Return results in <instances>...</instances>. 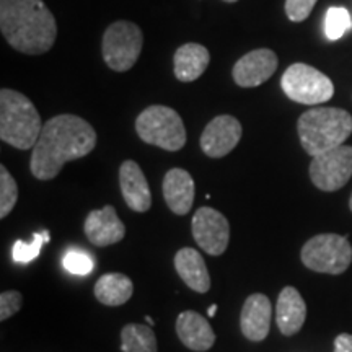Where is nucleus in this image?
Listing matches in <instances>:
<instances>
[{
    "label": "nucleus",
    "mask_w": 352,
    "mask_h": 352,
    "mask_svg": "<svg viewBox=\"0 0 352 352\" xmlns=\"http://www.w3.org/2000/svg\"><path fill=\"white\" fill-rule=\"evenodd\" d=\"M83 230L88 241L98 248H107L114 243H120L126 235V227L118 217L113 206H104L103 209L91 210L87 215Z\"/></svg>",
    "instance_id": "nucleus-13"
},
{
    "label": "nucleus",
    "mask_w": 352,
    "mask_h": 352,
    "mask_svg": "<svg viewBox=\"0 0 352 352\" xmlns=\"http://www.w3.org/2000/svg\"><path fill=\"white\" fill-rule=\"evenodd\" d=\"M217 310H219V307L215 305V303H214V305H210L209 310H208V316H209V318H214L215 314H217Z\"/></svg>",
    "instance_id": "nucleus-30"
},
{
    "label": "nucleus",
    "mask_w": 352,
    "mask_h": 352,
    "mask_svg": "<svg viewBox=\"0 0 352 352\" xmlns=\"http://www.w3.org/2000/svg\"><path fill=\"white\" fill-rule=\"evenodd\" d=\"M352 176V147L340 145L321 155L314 157L310 164V178L321 191L333 192L341 189Z\"/></svg>",
    "instance_id": "nucleus-9"
},
{
    "label": "nucleus",
    "mask_w": 352,
    "mask_h": 352,
    "mask_svg": "<svg viewBox=\"0 0 352 352\" xmlns=\"http://www.w3.org/2000/svg\"><path fill=\"white\" fill-rule=\"evenodd\" d=\"M164 197L166 206L176 215H186L195 202V179L183 168H171L164 178Z\"/></svg>",
    "instance_id": "nucleus-17"
},
{
    "label": "nucleus",
    "mask_w": 352,
    "mask_h": 352,
    "mask_svg": "<svg viewBox=\"0 0 352 352\" xmlns=\"http://www.w3.org/2000/svg\"><path fill=\"white\" fill-rule=\"evenodd\" d=\"M23 305V296L19 290H6L0 296V320L7 321Z\"/></svg>",
    "instance_id": "nucleus-27"
},
{
    "label": "nucleus",
    "mask_w": 352,
    "mask_h": 352,
    "mask_svg": "<svg viewBox=\"0 0 352 352\" xmlns=\"http://www.w3.org/2000/svg\"><path fill=\"white\" fill-rule=\"evenodd\" d=\"M272 307L264 294H252L246 298L240 314V328L246 340L259 342L266 340L271 329Z\"/></svg>",
    "instance_id": "nucleus-14"
},
{
    "label": "nucleus",
    "mask_w": 352,
    "mask_h": 352,
    "mask_svg": "<svg viewBox=\"0 0 352 352\" xmlns=\"http://www.w3.org/2000/svg\"><path fill=\"white\" fill-rule=\"evenodd\" d=\"M19 201V186L6 166H0V219H6Z\"/></svg>",
    "instance_id": "nucleus-24"
},
{
    "label": "nucleus",
    "mask_w": 352,
    "mask_h": 352,
    "mask_svg": "<svg viewBox=\"0 0 352 352\" xmlns=\"http://www.w3.org/2000/svg\"><path fill=\"white\" fill-rule=\"evenodd\" d=\"M349 208H351V210H352V195H351V199H349Z\"/></svg>",
    "instance_id": "nucleus-33"
},
{
    "label": "nucleus",
    "mask_w": 352,
    "mask_h": 352,
    "mask_svg": "<svg viewBox=\"0 0 352 352\" xmlns=\"http://www.w3.org/2000/svg\"><path fill=\"white\" fill-rule=\"evenodd\" d=\"M210 63L208 47L197 43H188L175 52V76L179 82H195L206 72Z\"/></svg>",
    "instance_id": "nucleus-20"
},
{
    "label": "nucleus",
    "mask_w": 352,
    "mask_h": 352,
    "mask_svg": "<svg viewBox=\"0 0 352 352\" xmlns=\"http://www.w3.org/2000/svg\"><path fill=\"white\" fill-rule=\"evenodd\" d=\"M94 126L76 114H59L43 126L33 147L30 170L41 182L56 178L67 162L78 160L95 148Z\"/></svg>",
    "instance_id": "nucleus-1"
},
{
    "label": "nucleus",
    "mask_w": 352,
    "mask_h": 352,
    "mask_svg": "<svg viewBox=\"0 0 352 352\" xmlns=\"http://www.w3.org/2000/svg\"><path fill=\"white\" fill-rule=\"evenodd\" d=\"M243 127L230 114L214 118L201 135V148L210 158H222L230 153L240 142Z\"/></svg>",
    "instance_id": "nucleus-11"
},
{
    "label": "nucleus",
    "mask_w": 352,
    "mask_h": 352,
    "mask_svg": "<svg viewBox=\"0 0 352 352\" xmlns=\"http://www.w3.org/2000/svg\"><path fill=\"white\" fill-rule=\"evenodd\" d=\"M50 232L47 230H43L39 233H34L33 235V240L32 241H15V245H13L12 248V258L13 261L19 263V264H26L30 261H33V259H36L39 254H41V250H43V245L47 243L50 241Z\"/></svg>",
    "instance_id": "nucleus-23"
},
{
    "label": "nucleus",
    "mask_w": 352,
    "mask_h": 352,
    "mask_svg": "<svg viewBox=\"0 0 352 352\" xmlns=\"http://www.w3.org/2000/svg\"><path fill=\"white\" fill-rule=\"evenodd\" d=\"M122 352H158L157 336L148 324L129 323L121 329Z\"/></svg>",
    "instance_id": "nucleus-22"
},
{
    "label": "nucleus",
    "mask_w": 352,
    "mask_h": 352,
    "mask_svg": "<svg viewBox=\"0 0 352 352\" xmlns=\"http://www.w3.org/2000/svg\"><path fill=\"white\" fill-rule=\"evenodd\" d=\"M277 65H279V60H277L276 52L261 47V50L250 51L248 54L236 60V64L233 65L232 77L241 88L259 87L274 76Z\"/></svg>",
    "instance_id": "nucleus-12"
},
{
    "label": "nucleus",
    "mask_w": 352,
    "mask_h": 352,
    "mask_svg": "<svg viewBox=\"0 0 352 352\" xmlns=\"http://www.w3.org/2000/svg\"><path fill=\"white\" fill-rule=\"evenodd\" d=\"M145 323H147L148 327H153V324H155V321H153L151 316H145Z\"/></svg>",
    "instance_id": "nucleus-31"
},
{
    "label": "nucleus",
    "mask_w": 352,
    "mask_h": 352,
    "mask_svg": "<svg viewBox=\"0 0 352 352\" xmlns=\"http://www.w3.org/2000/svg\"><path fill=\"white\" fill-rule=\"evenodd\" d=\"M223 2H228V3H233V2H236V0H223Z\"/></svg>",
    "instance_id": "nucleus-32"
},
{
    "label": "nucleus",
    "mask_w": 352,
    "mask_h": 352,
    "mask_svg": "<svg viewBox=\"0 0 352 352\" xmlns=\"http://www.w3.org/2000/svg\"><path fill=\"white\" fill-rule=\"evenodd\" d=\"M41 116L32 100L20 91L2 88L0 91V139L20 151L36 145L43 131Z\"/></svg>",
    "instance_id": "nucleus-4"
},
{
    "label": "nucleus",
    "mask_w": 352,
    "mask_h": 352,
    "mask_svg": "<svg viewBox=\"0 0 352 352\" xmlns=\"http://www.w3.org/2000/svg\"><path fill=\"white\" fill-rule=\"evenodd\" d=\"M300 258L308 270L340 276L351 266L352 246L346 236L320 233L303 245Z\"/></svg>",
    "instance_id": "nucleus-6"
},
{
    "label": "nucleus",
    "mask_w": 352,
    "mask_h": 352,
    "mask_svg": "<svg viewBox=\"0 0 352 352\" xmlns=\"http://www.w3.org/2000/svg\"><path fill=\"white\" fill-rule=\"evenodd\" d=\"M334 352H352V334H340L334 340Z\"/></svg>",
    "instance_id": "nucleus-29"
},
{
    "label": "nucleus",
    "mask_w": 352,
    "mask_h": 352,
    "mask_svg": "<svg viewBox=\"0 0 352 352\" xmlns=\"http://www.w3.org/2000/svg\"><path fill=\"white\" fill-rule=\"evenodd\" d=\"M175 270L189 289L206 294L210 289V276L202 254L195 248H182L175 256Z\"/></svg>",
    "instance_id": "nucleus-19"
},
{
    "label": "nucleus",
    "mask_w": 352,
    "mask_h": 352,
    "mask_svg": "<svg viewBox=\"0 0 352 352\" xmlns=\"http://www.w3.org/2000/svg\"><path fill=\"white\" fill-rule=\"evenodd\" d=\"M280 87L290 100L308 107L324 103L334 95V85L329 77L303 63L292 64L285 70L280 78Z\"/></svg>",
    "instance_id": "nucleus-8"
},
{
    "label": "nucleus",
    "mask_w": 352,
    "mask_h": 352,
    "mask_svg": "<svg viewBox=\"0 0 352 352\" xmlns=\"http://www.w3.org/2000/svg\"><path fill=\"white\" fill-rule=\"evenodd\" d=\"M297 132L308 155H321L344 145L352 134V116L341 108L308 109L298 118Z\"/></svg>",
    "instance_id": "nucleus-3"
},
{
    "label": "nucleus",
    "mask_w": 352,
    "mask_h": 352,
    "mask_svg": "<svg viewBox=\"0 0 352 352\" xmlns=\"http://www.w3.org/2000/svg\"><path fill=\"white\" fill-rule=\"evenodd\" d=\"M0 30L15 51L44 54L57 38L56 19L43 0H0Z\"/></svg>",
    "instance_id": "nucleus-2"
},
{
    "label": "nucleus",
    "mask_w": 352,
    "mask_h": 352,
    "mask_svg": "<svg viewBox=\"0 0 352 352\" xmlns=\"http://www.w3.org/2000/svg\"><path fill=\"white\" fill-rule=\"evenodd\" d=\"M176 334L188 349L196 352L209 351L215 342V333L209 321L201 314L186 310L176 318Z\"/></svg>",
    "instance_id": "nucleus-16"
},
{
    "label": "nucleus",
    "mask_w": 352,
    "mask_h": 352,
    "mask_svg": "<svg viewBox=\"0 0 352 352\" xmlns=\"http://www.w3.org/2000/svg\"><path fill=\"white\" fill-rule=\"evenodd\" d=\"M307 320V305L296 287L280 290L276 305V323L284 336H294L300 331Z\"/></svg>",
    "instance_id": "nucleus-18"
},
{
    "label": "nucleus",
    "mask_w": 352,
    "mask_h": 352,
    "mask_svg": "<svg viewBox=\"0 0 352 352\" xmlns=\"http://www.w3.org/2000/svg\"><path fill=\"white\" fill-rule=\"evenodd\" d=\"M134 294V284L121 272L103 274L95 284L96 300L107 307H120L129 300Z\"/></svg>",
    "instance_id": "nucleus-21"
},
{
    "label": "nucleus",
    "mask_w": 352,
    "mask_h": 352,
    "mask_svg": "<svg viewBox=\"0 0 352 352\" xmlns=\"http://www.w3.org/2000/svg\"><path fill=\"white\" fill-rule=\"evenodd\" d=\"M63 266L65 271L76 276H88L94 271L95 263L90 258V254L78 252V250H69L63 258Z\"/></svg>",
    "instance_id": "nucleus-26"
},
{
    "label": "nucleus",
    "mask_w": 352,
    "mask_h": 352,
    "mask_svg": "<svg viewBox=\"0 0 352 352\" xmlns=\"http://www.w3.org/2000/svg\"><path fill=\"white\" fill-rule=\"evenodd\" d=\"M192 236L199 248L210 256H219L230 241V223L226 215L212 208H201L192 215Z\"/></svg>",
    "instance_id": "nucleus-10"
},
{
    "label": "nucleus",
    "mask_w": 352,
    "mask_h": 352,
    "mask_svg": "<svg viewBox=\"0 0 352 352\" xmlns=\"http://www.w3.org/2000/svg\"><path fill=\"white\" fill-rule=\"evenodd\" d=\"M316 2L318 0H285V13L290 21L300 23L310 16Z\"/></svg>",
    "instance_id": "nucleus-28"
},
{
    "label": "nucleus",
    "mask_w": 352,
    "mask_h": 352,
    "mask_svg": "<svg viewBox=\"0 0 352 352\" xmlns=\"http://www.w3.org/2000/svg\"><path fill=\"white\" fill-rule=\"evenodd\" d=\"M142 30L132 21H114L109 25L101 41V54L114 72H127L138 63L142 51Z\"/></svg>",
    "instance_id": "nucleus-7"
},
{
    "label": "nucleus",
    "mask_w": 352,
    "mask_h": 352,
    "mask_svg": "<svg viewBox=\"0 0 352 352\" xmlns=\"http://www.w3.org/2000/svg\"><path fill=\"white\" fill-rule=\"evenodd\" d=\"M352 26V20L349 12L342 7H331L327 12V19H324V33L327 38L331 41L342 38L346 32H349Z\"/></svg>",
    "instance_id": "nucleus-25"
},
{
    "label": "nucleus",
    "mask_w": 352,
    "mask_h": 352,
    "mask_svg": "<svg viewBox=\"0 0 352 352\" xmlns=\"http://www.w3.org/2000/svg\"><path fill=\"white\" fill-rule=\"evenodd\" d=\"M121 195L134 212H147L152 206V192L144 171L134 160L122 162L120 168Z\"/></svg>",
    "instance_id": "nucleus-15"
},
{
    "label": "nucleus",
    "mask_w": 352,
    "mask_h": 352,
    "mask_svg": "<svg viewBox=\"0 0 352 352\" xmlns=\"http://www.w3.org/2000/svg\"><path fill=\"white\" fill-rule=\"evenodd\" d=\"M135 131L145 144L168 152L182 151L186 144V127L182 116L164 104L145 108L135 120Z\"/></svg>",
    "instance_id": "nucleus-5"
}]
</instances>
